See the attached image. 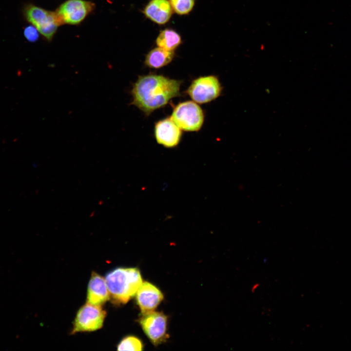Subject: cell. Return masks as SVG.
I'll list each match as a JSON object with an SVG mask.
<instances>
[{"instance_id": "cell-12", "label": "cell", "mask_w": 351, "mask_h": 351, "mask_svg": "<svg viewBox=\"0 0 351 351\" xmlns=\"http://www.w3.org/2000/svg\"><path fill=\"white\" fill-rule=\"evenodd\" d=\"M173 12L168 0H151L143 11L146 18L160 25L164 24L170 20Z\"/></svg>"}, {"instance_id": "cell-11", "label": "cell", "mask_w": 351, "mask_h": 351, "mask_svg": "<svg viewBox=\"0 0 351 351\" xmlns=\"http://www.w3.org/2000/svg\"><path fill=\"white\" fill-rule=\"evenodd\" d=\"M105 279L98 273H92L87 288V302L101 305L110 299Z\"/></svg>"}, {"instance_id": "cell-10", "label": "cell", "mask_w": 351, "mask_h": 351, "mask_svg": "<svg viewBox=\"0 0 351 351\" xmlns=\"http://www.w3.org/2000/svg\"><path fill=\"white\" fill-rule=\"evenodd\" d=\"M136 294L142 314L154 311L164 297L158 288L147 281L142 282Z\"/></svg>"}, {"instance_id": "cell-4", "label": "cell", "mask_w": 351, "mask_h": 351, "mask_svg": "<svg viewBox=\"0 0 351 351\" xmlns=\"http://www.w3.org/2000/svg\"><path fill=\"white\" fill-rule=\"evenodd\" d=\"M170 117L181 130L196 132L203 124L204 113L195 101H186L175 106Z\"/></svg>"}, {"instance_id": "cell-17", "label": "cell", "mask_w": 351, "mask_h": 351, "mask_svg": "<svg viewBox=\"0 0 351 351\" xmlns=\"http://www.w3.org/2000/svg\"><path fill=\"white\" fill-rule=\"evenodd\" d=\"M39 32L33 25L26 27L24 30V35L26 39L30 42H35L39 38Z\"/></svg>"}, {"instance_id": "cell-1", "label": "cell", "mask_w": 351, "mask_h": 351, "mask_svg": "<svg viewBox=\"0 0 351 351\" xmlns=\"http://www.w3.org/2000/svg\"><path fill=\"white\" fill-rule=\"evenodd\" d=\"M182 80L162 75L149 74L139 76L133 84L130 104L136 106L146 116L166 106L173 98L181 96Z\"/></svg>"}, {"instance_id": "cell-2", "label": "cell", "mask_w": 351, "mask_h": 351, "mask_svg": "<svg viewBox=\"0 0 351 351\" xmlns=\"http://www.w3.org/2000/svg\"><path fill=\"white\" fill-rule=\"evenodd\" d=\"M105 281L110 296L118 304H125L136 293L142 283L136 268H117L107 273Z\"/></svg>"}, {"instance_id": "cell-7", "label": "cell", "mask_w": 351, "mask_h": 351, "mask_svg": "<svg viewBox=\"0 0 351 351\" xmlns=\"http://www.w3.org/2000/svg\"><path fill=\"white\" fill-rule=\"evenodd\" d=\"M167 319L163 312L153 311L142 314L139 320L144 333L156 346L164 342L168 337Z\"/></svg>"}, {"instance_id": "cell-15", "label": "cell", "mask_w": 351, "mask_h": 351, "mask_svg": "<svg viewBox=\"0 0 351 351\" xmlns=\"http://www.w3.org/2000/svg\"><path fill=\"white\" fill-rule=\"evenodd\" d=\"M117 347V351H139L143 350V344L137 337L129 335L123 338Z\"/></svg>"}, {"instance_id": "cell-16", "label": "cell", "mask_w": 351, "mask_h": 351, "mask_svg": "<svg viewBox=\"0 0 351 351\" xmlns=\"http://www.w3.org/2000/svg\"><path fill=\"white\" fill-rule=\"evenodd\" d=\"M173 11L179 15L188 14L193 10L195 0H169Z\"/></svg>"}, {"instance_id": "cell-3", "label": "cell", "mask_w": 351, "mask_h": 351, "mask_svg": "<svg viewBox=\"0 0 351 351\" xmlns=\"http://www.w3.org/2000/svg\"><path fill=\"white\" fill-rule=\"evenodd\" d=\"M23 14L27 20L48 40L52 39L58 26L62 25L55 11H49L33 4L24 6Z\"/></svg>"}, {"instance_id": "cell-6", "label": "cell", "mask_w": 351, "mask_h": 351, "mask_svg": "<svg viewBox=\"0 0 351 351\" xmlns=\"http://www.w3.org/2000/svg\"><path fill=\"white\" fill-rule=\"evenodd\" d=\"M106 312L101 305L87 302L80 308L75 317L72 334L78 332H93L100 329Z\"/></svg>"}, {"instance_id": "cell-9", "label": "cell", "mask_w": 351, "mask_h": 351, "mask_svg": "<svg viewBox=\"0 0 351 351\" xmlns=\"http://www.w3.org/2000/svg\"><path fill=\"white\" fill-rule=\"evenodd\" d=\"M154 134L157 143L167 148L177 146L182 137L181 130L170 117L155 123Z\"/></svg>"}, {"instance_id": "cell-18", "label": "cell", "mask_w": 351, "mask_h": 351, "mask_svg": "<svg viewBox=\"0 0 351 351\" xmlns=\"http://www.w3.org/2000/svg\"><path fill=\"white\" fill-rule=\"evenodd\" d=\"M258 286H259L258 284H256L254 285V286H253V287L252 288V292H254V290L258 287Z\"/></svg>"}, {"instance_id": "cell-8", "label": "cell", "mask_w": 351, "mask_h": 351, "mask_svg": "<svg viewBox=\"0 0 351 351\" xmlns=\"http://www.w3.org/2000/svg\"><path fill=\"white\" fill-rule=\"evenodd\" d=\"M95 9V4L85 0H68L55 11L62 24L81 23Z\"/></svg>"}, {"instance_id": "cell-14", "label": "cell", "mask_w": 351, "mask_h": 351, "mask_svg": "<svg viewBox=\"0 0 351 351\" xmlns=\"http://www.w3.org/2000/svg\"><path fill=\"white\" fill-rule=\"evenodd\" d=\"M156 42L158 47L168 51H174L180 44L181 38L175 30L167 28L159 33L156 39Z\"/></svg>"}, {"instance_id": "cell-5", "label": "cell", "mask_w": 351, "mask_h": 351, "mask_svg": "<svg viewBox=\"0 0 351 351\" xmlns=\"http://www.w3.org/2000/svg\"><path fill=\"white\" fill-rule=\"evenodd\" d=\"M222 87L218 78L214 75L198 77L193 80L186 93L196 103L203 104L217 98Z\"/></svg>"}, {"instance_id": "cell-13", "label": "cell", "mask_w": 351, "mask_h": 351, "mask_svg": "<svg viewBox=\"0 0 351 351\" xmlns=\"http://www.w3.org/2000/svg\"><path fill=\"white\" fill-rule=\"evenodd\" d=\"M174 56V51H168L157 46L150 50L146 55L144 63L149 68L159 69L169 64Z\"/></svg>"}]
</instances>
